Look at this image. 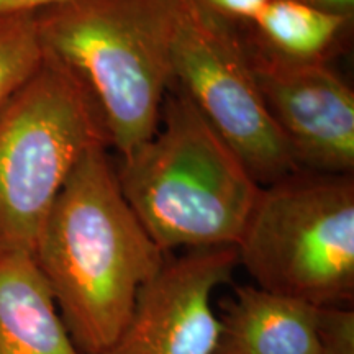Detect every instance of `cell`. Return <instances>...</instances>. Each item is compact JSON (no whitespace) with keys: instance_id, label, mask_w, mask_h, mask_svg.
Segmentation results:
<instances>
[{"instance_id":"obj_1","label":"cell","mask_w":354,"mask_h":354,"mask_svg":"<svg viewBox=\"0 0 354 354\" xmlns=\"http://www.w3.org/2000/svg\"><path fill=\"white\" fill-rule=\"evenodd\" d=\"M109 146L79 162L53 203L33 258L81 354L115 342L166 259L118 185Z\"/></svg>"},{"instance_id":"obj_2","label":"cell","mask_w":354,"mask_h":354,"mask_svg":"<svg viewBox=\"0 0 354 354\" xmlns=\"http://www.w3.org/2000/svg\"><path fill=\"white\" fill-rule=\"evenodd\" d=\"M120 190L162 253L236 246L261 185L172 82L151 138L115 167Z\"/></svg>"},{"instance_id":"obj_3","label":"cell","mask_w":354,"mask_h":354,"mask_svg":"<svg viewBox=\"0 0 354 354\" xmlns=\"http://www.w3.org/2000/svg\"><path fill=\"white\" fill-rule=\"evenodd\" d=\"M185 0H64L35 12L44 53L94 99L110 148L151 138L172 84V43Z\"/></svg>"},{"instance_id":"obj_4","label":"cell","mask_w":354,"mask_h":354,"mask_svg":"<svg viewBox=\"0 0 354 354\" xmlns=\"http://www.w3.org/2000/svg\"><path fill=\"white\" fill-rule=\"evenodd\" d=\"M99 145L110 148L94 99L44 53L33 76L0 105V256H33L53 203Z\"/></svg>"},{"instance_id":"obj_5","label":"cell","mask_w":354,"mask_h":354,"mask_svg":"<svg viewBox=\"0 0 354 354\" xmlns=\"http://www.w3.org/2000/svg\"><path fill=\"white\" fill-rule=\"evenodd\" d=\"M234 248L259 289L346 307L354 299V177L299 169L264 185Z\"/></svg>"},{"instance_id":"obj_6","label":"cell","mask_w":354,"mask_h":354,"mask_svg":"<svg viewBox=\"0 0 354 354\" xmlns=\"http://www.w3.org/2000/svg\"><path fill=\"white\" fill-rule=\"evenodd\" d=\"M172 82L232 146L261 187L299 171L256 82L241 25L185 0L172 43Z\"/></svg>"},{"instance_id":"obj_7","label":"cell","mask_w":354,"mask_h":354,"mask_svg":"<svg viewBox=\"0 0 354 354\" xmlns=\"http://www.w3.org/2000/svg\"><path fill=\"white\" fill-rule=\"evenodd\" d=\"M245 33V32H243ZM256 82L299 169L353 176L354 92L328 63H295L246 38Z\"/></svg>"},{"instance_id":"obj_8","label":"cell","mask_w":354,"mask_h":354,"mask_svg":"<svg viewBox=\"0 0 354 354\" xmlns=\"http://www.w3.org/2000/svg\"><path fill=\"white\" fill-rule=\"evenodd\" d=\"M236 266L234 246L166 258L140 289L120 335L97 354H214L220 322L212 295L232 281Z\"/></svg>"},{"instance_id":"obj_9","label":"cell","mask_w":354,"mask_h":354,"mask_svg":"<svg viewBox=\"0 0 354 354\" xmlns=\"http://www.w3.org/2000/svg\"><path fill=\"white\" fill-rule=\"evenodd\" d=\"M320 307L238 286L221 304L214 354H317Z\"/></svg>"},{"instance_id":"obj_10","label":"cell","mask_w":354,"mask_h":354,"mask_svg":"<svg viewBox=\"0 0 354 354\" xmlns=\"http://www.w3.org/2000/svg\"><path fill=\"white\" fill-rule=\"evenodd\" d=\"M0 354H81L32 254L0 256Z\"/></svg>"},{"instance_id":"obj_11","label":"cell","mask_w":354,"mask_h":354,"mask_svg":"<svg viewBox=\"0 0 354 354\" xmlns=\"http://www.w3.org/2000/svg\"><path fill=\"white\" fill-rule=\"evenodd\" d=\"M353 19L305 0H269L241 28L254 46L269 55L295 63H328Z\"/></svg>"},{"instance_id":"obj_12","label":"cell","mask_w":354,"mask_h":354,"mask_svg":"<svg viewBox=\"0 0 354 354\" xmlns=\"http://www.w3.org/2000/svg\"><path fill=\"white\" fill-rule=\"evenodd\" d=\"M43 56L35 12L0 17V105L33 76Z\"/></svg>"},{"instance_id":"obj_13","label":"cell","mask_w":354,"mask_h":354,"mask_svg":"<svg viewBox=\"0 0 354 354\" xmlns=\"http://www.w3.org/2000/svg\"><path fill=\"white\" fill-rule=\"evenodd\" d=\"M317 354H354L353 310L346 307H320Z\"/></svg>"},{"instance_id":"obj_14","label":"cell","mask_w":354,"mask_h":354,"mask_svg":"<svg viewBox=\"0 0 354 354\" xmlns=\"http://www.w3.org/2000/svg\"><path fill=\"white\" fill-rule=\"evenodd\" d=\"M221 19L236 25L251 24L269 0H197Z\"/></svg>"},{"instance_id":"obj_15","label":"cell","mask_w":354,"mask_h":354,"mask_svg":"<svg viewBox=\"0 0 354 354\" xmlns=\"http://www.w3.org/2000/svg\"><path fill=\"white\" fill-rule=\"evenodd\" d=\"M59 2H64V0H0V17L10 15V13L37 12Z\"/></svg>"},{"instance_id":"obj_16","label":"cell","mask_w":354,"mask_h":354,"mask_svg":"<svg viewBox=\"0 0 354 354\" xmlns=\"http://www.w3.org/2000/svg\"><path fill=\"white\" fill-rule=\"evenodd\" d=\"M305 2H310L322 8H328V10L333 12L354 15V0H305Z\"/></svg>"}]
</instances>
